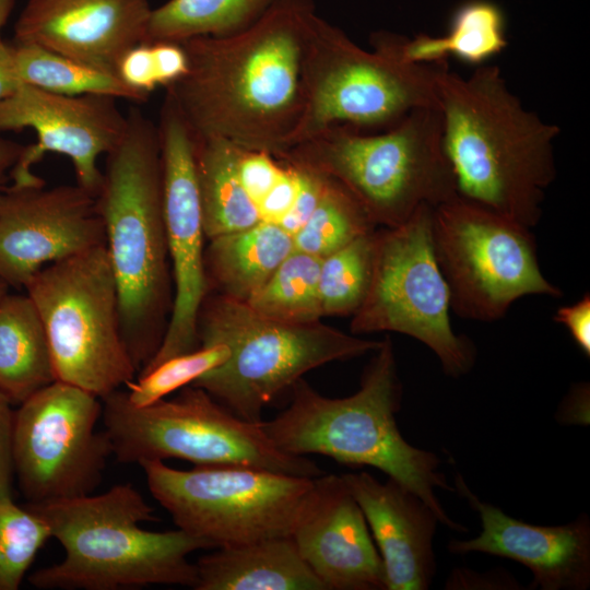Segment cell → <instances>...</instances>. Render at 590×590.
<instances>
[{
    "label": "cell",
    "mask_w": 590,
    "mask_h": 590,
    "mask_svg": "<svg viewBox=\"0 0 590 590\" xmlns=\"http://www.w3.org/2000/svg\"><path fill=\"white\" fill-rule=\"evenodd\" d=\"M314 0H274L248 28L181 42L186 73L165 87L196 139L223 138L274 157L304 107Z\"/></svg>",
    "instance_id": "6da1fadb"
},
{
    "label": "cell",
    "mask_w": 590,
    "mask_h": 590,
    "mask_svg": "<svg viewBox=\"0 0 590 590\" xmlns=\"http://www.w3.org/2000/svg\"><path fill=\"white\" fill-rule=\"evenodd\" d=\"M436 105L458 194L535 226L556 177L554 144L560 128L527 109L494 64L461 76L440 63Z\"/></svg>",
    "instance_id": "7a4b0ae2"
},
{
    "label": "cell",
    "mask_w": 590,
    "mask_h": 590,
    "mask_svg": "<svg viewBox=\"0 0 590 590\" xmlns=\"http://www.w3.org/2000/svg\"><path fill=\"white\" fill-rule=\"evenodd\" d=\"M127 118L122 139L106 154L95 198L117 283L123 342L140 371L165 335L174 286L157 125L134 107Z\"/></svg>",
    "instance_id": "3957f363"
},
{
    "label": "cell",
    "mask_w": 590,
    "mask_h": 590,
    "mask_svg": "<svg viewBox=\"0 0 590 590\" xmlns=\"http://www.w3.org/2000/svg\"><path fill=\"white\" fill-rule=\"evenodd\" d=\"M366 366L359 389L345 398H327L303 378L291 387V403L262 427L282 451L321 455L350 467L369 465L418 495L440 524L468 529L452 520L436 489L453 492L440 471L439 457L409 444L397 425L402 386L392 341L387 335Z\"/></svg>",
    "instance_id": "277c9868"
},
{
    "label": "cell",
    "mask_w": 590,
    "mask_h": 590,
    "mask_svg": "<svg viewBox=\"0 0 590 590\" xmlns=\"http://www.w3.org/2000/svg\"><path fill=\"white\" fill-rule=\"evenodd\" d=\"M63 547L59 563L30 577L37 589L117 590L153 585L194 588L197 571L188 556L213 546L181 529L150 531L154 508L130 483L99 495L25 504Z\"/></svg>",
    "instance_id": "5b68a950"
},
{
    "label": "cell",
    "mask_w": 590,
    "mask_h": 590,
    "mask_svg": "<svg viewBox=\"0 0 590 590\" xmlns=\"http://www.w3.org/2000/svg\"><path fill=\"white\" fill-rule=\"evenodd\" d=\"M342 184L373 223L396 227L424 204L459 196L437 106L418 107L377 134L328 128L276 156Z\"/></svg>",
    "instance_id": "8992f818"
},
{
    "label": "cell",
    "mask_w": 590,
    "mask_h": 590,
    "mask_svg": "<svg viewBox=\"0 0 590 590\" xmlns=\"http://www.w3.org/2000/svg\"><path fill=\"white\" fill-rule=\"evenodd\" d=\"M200 346L224 344L229 357L191 385L238 417L262 422V412L307 371L375 352L366 340L321 321L286 323L266 318L247 303L209 292L198 316Z\"/></svg>",
    "instance_id": "52a82bcc"
},
{
    "label": "cell",
    "mask_w": 590,
    "mask_h": 590,
    "mask_svg": "<svg viewBox=\"0 0 590 590\" xmlns=\"http://www.w3.org/2000/svg\"><path fill=\"white\" fill-rule=\"evenodd\" d=\"M370 44L373 50H365L315 16L304 62V107L285 151L331 127L390 128L415 108L437 106L440 63L405 61L394 33L375 32Z\"/></svg>",
    "instance_id": "ba28073f"
},
{
    "label": "cell",
    "mask_w": 590,
    "mask_h": 590,
    "mask_svg": "<svg viewBox=\"0 0 590 590\" xmlns=\"http://www.w3.org/2000/svg\"><path fill=\"white\" fill-rule=\"evenodd\" d=\"M102 403L104 430L120 463L176 458L194 465L241 464L306 477L323 474L310 459L279 449L262 422L238 417L200 387L186 386L175 398L140 409L120 389Z\"/></svg>",
    "instance_id": "9c48e42d"
},
{
    "label": "cell",
    "mask_w": 590,
    "mask_h": 590,
    "mask_svg": "<svg viewBox=\"0 0 590 590\" xmlns=\"http://www.w3.org/2000/svg\"><path fill=\"white\" fill-rule=\"evenodd\" d=\"M24 290L44 324L56 380L103 399L137 377L105 245L45 266Z\"/></svg>",
    "instance_id": "30bf717a"
},
{
    "label": "cell",
    "mask_w": 590,
    "mask_h": 590,
    "mask_svg": "<svg viewBox=\"0 0 590 590\" xmlns=\"http://www.w3.org/2000/svg\"><path fill=\"white\" fill-rule=\"evenodd\" d=\"M433 209L421 205L404 223L376 229L370 285L350 329L355 335H409L433 351L447 376L458 378L472 369L476 351L450 323V292L433 247Z\"/></svg>",
    "instance_id": "8fae6325"
},
{
    "label": "cell",
    "mask_w": 590,
    "mask_h": 590,
    "mask_svg": "<svg viewBox=\"0 0 590 590\" xmlns=\"http://www.w3.org/2000/svg\"><path fill=\"white\" fill-rule=\"evenodd\" d=\"M149 491L178 527L213 548L291 535L314 477L241 464L178 470L139 464Z\"/></svg>",
    "instance_id": "7c38bea8"
},
{
    "label": "cell",
    "mask_w": 590,
    "mask_h": 590,
    "mask_svg": "<svg viewBox=\"0 0 590 590\" xmlns=\"http://www.w3.org/2000/svg\"><path fill=\"white\" fill-rule=\"evenodd\" d=\"M432 238L462 318L494 321L523 296L563 295L542 273L529 227L460 196L433 209Z\"/></svg>",
    "instance_id": "4fadbf2b"
},
{
    "label": "cell",
    "mask_w": 590,
    "mask_h": 590,
    "mask_svg": "<svg viewBox=\"0 0 590 590\" xmlns=\"http://www.w3.org/2000/svg\"><path fill=\"white\" fill-rule=\"evenodd\" d=\"M103 403L97 396L55 380L14 411L12 460L28 504L92 494L113 456L105 430H96Z\"/></svg>",
    "instance_id": "5bb4252c"
},
{
    "label": "cell",
    "mask_w": 590,
    "mask_h": 590,
    "mask_svg": "<svg viewBox=\"0 0 590 590\" xmlns=\"http://www.w3.org/2000/svg\"><path fill=\"white\" fill-rule=\"evenodd\" d=\"M164 214L174 298L163 341L139 371L200 347L198 316L209 293L204 261V229L196 175V139L181 114L165 95L157 125Z\"/></svg>",
    "instance_id": "9a60e30c"
},
{
    "label": "cell",
    "mask_w": 590,
    "mask_h": 590,
    "mask_svg": "<svg viewBox=\"0 0 590 590\" xmlns=\"http://www.w3.org/2000/svg\"><path fill=\"white\" fill-rule=\"evenodd\" d=\"M117 101L106 95L55 94L26 84L0 101V130L30 128L37 137L10 170L12 184L45 185L32 167L51 152L68 156L76 185L96 197L103 181L98 156L119 143L128 125Z\"/></svg>",
    "instance_id": "2e32d148"
},
{
    "label": "cell",
    "mask_w": 590,
    "mask_h": 590,
    "mask_svg": "<svg viewBox=\"0 0 590 590\" xmlns=\"http://www.w3.org/2000/svg\"><path fill=\"white\" fill-rule=\"evenodd\" d=\"M96 198L79 185H0V278L14 288L45 266L103 246Z\"/></svg>",
    "instance_id": "e0dca14e"
},
{
    "label": "cell",
    "mask_w": 590,
    "mask_h": 590,
    "mask_svg": "<svg viewBox=\"0 0 590 590\" xmlns=\"http://www.w3.org/2000/svg\"><path fill=\"white\" fill-rule=\"evenodd\" d=\"M291 536L326 590H386L380 554L341 475L314 477Z\"/></svg>",
    "instance_id": "ac0fdd59"
},
{
    "label": "cell",
    "mask_w": 590,
    "mask_h": 590,
    "mask_svg": "<svg viewBox=\"0 0 590 590\" xmlns=\"http://www.w3.org/2000/svg\"><path fill=\"white\" fill-rule=\"evenodd\" d=\"M149 0H28L14 44L35 45L117 75L121 57L144 43Z\"/></svg>",
    "instance_id": "d6986e66"
},
{
    "label": "cell",
    "mask_w": 590,
    "mask_h": 590,
    "mask_svg": "<svg viewBox=\"0 0 590 590\" xmlns=\"http://www.w3.org/2000/svg\"><path fill=\"white\" fill-rule=\"evenodd\" d=\"M455 484V491L477 512L481 532L469 540L452 539L448 544L450 553H485L518 562L532 574L531 589L587 590L590 587L588 515L559 526L531 524L481 500L460 474L456 475Z\"/></svg>",
    "instance_id": "ffe728a7"
},
{
    "label": "cell",
    "mask_w": 590,
    "mask_h": 590,
    "mask_svg": "<svg viewBox=\"0 0 590 590\" xmlns=\"http://www.w3.org/2000/svg\"><path fill=\"white\" fill-rule=\"evenodd\" d=\"M359 505L380 554L386 590H427L436 573L437 514L418 495L367 472L341 475Z\"/></svg>",
    "instance_id": "44dd1931"
},
{
    "label": "cell",
    "mask_w": 590,
    "mask_h": 590,
    "mask_svg": "<svg viewBox=\"0 0 590 590\" xmlns=\"http://www.w3.org/2000/svg\"><path fill=\"white\" fill-rule=\"evenodd\" d=\"M194 566L196 590H326L291 535L217 547Z\"/></svg>",
    "instance_id": "7402d4cb"
},
{
    "label": "cell",
    "mask_w": 590,
    "mask_h": 590,
    "mask_svg": "<svg viewBox=\"0 0 590 590\" xmlns=\"http://www.w3.org/2000/svg\"><path fill=\"white\" fill-rule=\"evenodd\" d=\"M209 241L204 251L209 292L245 303L295 249L288 232L264 221Z\"/></svg>",
    "instance_id": "603a6c76"
},
{
    "label": "cell",
    "mask_w": 590,
    "mask_h": 590,
    "mask_svg": "<svg viewBox=\"0 0 590 590\" xmlns=\"http://www.w3.org/2000/svg\"><path fill=\"white\" fill-rule=\"evenodd\" d=\"M56 380L48 339L39 314L25 294L0 300V390L19 405Z\"/></svg>",
    "instance_id": "cb8c5ba5"
},
{
    "label": "cell",
    "mask_w": 590,
    "mask_h": 590,
    "mask_svg": "<svg viewBox=\"0 0 590 590\" xmlns=\"http://www.w3.org/2000/svg\"><path fill=\"white\" fill-rule=\"evenodd\" d=\"M506 31L507 20L499 4L492 0H467L453 11L446 35H398V48L411 63H444L452 56L477 67L506 49Z\"/></svg>",
    "instance_id": "d4e9b609"
},
{
    "label": "cell",
    "mask_w": 590,
    "mask_h": 590,
    "mask_svg": "<svg viewBox=\"0 0 590 590\" xmlns=\"http://www.w3.org/2000/svg\"><path fill=\"white\" fill-rule=\"evenodd\" d=\"M240 151V146L223 138L196 139V175L206 239L261 221L239 179Z\"/></svg>",
    "instance_id": "484cf974"
},
{
    "label": "cell",
    "mask_w": 590,
    "mask_h": 590,
    "mask_svg": "<svg viewBox=\"0 0 590 590\" xmlns=\"http://www.w3.org/2000/svg\"><path fill=\"white\" fill-rule=\"evenodd\" d=\"M274 0H168L152 9L144 43L229 36L256 23Z\"/></svg>",
    "instance_id": "4316f807"
},
{
    "label": "cell",
    "mask_w": 590,
    "mask_h": 590,
    "mask_svg": "<svg viewBox=\"0 0 590 590\" xmlns=\"http://www.w3.org/2000/svg\"><path fill=\"white\" fill-rule=\"evenodd\" d=\"M12 45L15 71L21 84L69 96L106 95L134 103H144L149 98L115 74L39 46Z\"/></svg>",
    "instance_id": "83f0119b"
},
{
    "label": "cell",
    "mask_w": 590,
    "mask_h": 590,
    "mask_svg": "<svg viewBox=\"0 0 590 590\" xmlns=\"http://www.w3.org/2000/svg\"><path fill=\"white\" fill-rule=\"evenodd\" d=\"M322 258L294 249L271 278L246 302L259 315L286 323L323 317L319 274Z\"/></svg>",
    "instance_id": "f1b7e54d"
},
{
    "label": "cell",
    "mask_w": 590,
    "mask_h": 590,
    "mask_svg": "<svg viewBox=\"0 0 590 590\" xmlns=\"http://www.w3.org/2000/svg\"><path fill=\"white\" fill-rule=\"evenodd\" d=\"M375 229L376 225L356 198L342 184L328 177L316 209L293 235L294 247L323 259Z\"/></svg>",
    "instance_id": "f546056e"
},
{
    "label": "cell",
    "mask_w": 590,
    "mask_h": 590,
    "mask_svg": "<svg viewBox=\"0 0 590 590\" xmlns=\"http://www.w3.org/2000/svg\"><path fill=\"white\" fill-rule=\"evenodd\" d=\"M376 229L324 257L319 294L326 316H353L363 304L373 274Z\"/></svg>",
    "instance_id": "4dcf8cb0"
},
{
    "label": "cell",
    "mask_w": 590,
    "mask_h": 590,
    "mask_svg": "<svg viewBox=\"0 0 590 590\" xmlns=\"http://www.w3.org/2000/svg\"><path fill=\"white\" fill-rule=\"evenodd\" d=\"M47 523L13 499L0 500V590H17L37 553L50 539Z\"/></svg>",
    "instance_id": "1f68e13d"
},
{
    "label": "cell",
    "mask_w": 590,
    "mask_h": 590,
    "mask_svg": "<svg viewBox=\"0 0 590 590\" xmlns=\"http://www.w3.org/2000/svg\"><path fill=\"white\" fill-rule=\"evenodd\" d=\"M229 354L226 345L213 344L168 358L128 382L126 398L138 409L152 405L221 366Z\"/></svg>",
    "instance_id": "d6a6232c"
},
{
    "label": "cell",
    "mask_w": 590,
    "mask_h": 590,
    "mask_svg": "<svg viewBox=\"0 0 590 590\" xmlns=\"http://www.w3.org/2000/svg\"><path fill=\"white\" fill-rule=\"evenodd\" d=\"M188 69L180 43H141L130 48L117 66V76L131 88L150 96L158 86H168Z\"/></svg>",
    "instance_id": "836d02e7"
},
{
    "label": "cell",
    "mask_w": 590,
    "mask_h": 590,
    "mask_svg": "<svg viewBox=\"0 0 590 590\" xmlns=\"http://www.w3.org/2000/svg\"><path fill=\"white\" fill-rule=\"evenodd\" d=\"M283 164L273 155L241 148L238 175L245 191L257 209L281 176Z\"/></svg>",
    "instance_id": "e575fe53"
},
{
    "label": "cell",
    "mask_w": 590,
    "mask_h": 590,
    "mask_svg": "<svg viewBox=\"0 0 590 590\" xmlns=\"http://www.w3.org/2000/svg\"><path fill=\"white\" fill-rule=\"evenodd\" d=\"M287 164L292 165L296 170L298 189L290 212L279 225L293 236L307 222L316 209L323 193L328 177L303 165Z\"/></svg>",
    "instance_id": "d590c367"
},
{
    "label": "cell",
    "mask_w": 590,
    "mask_h": 590,
    "mask_svg": "<svg viewBox=\"0 0 590 590\" xmlns=\"http://www.w3.org/2000/svg\"><path fill=\"white\" fill-rule=\"evenodd\" d=\"M280 162L283 164L282 174L258 205L261 221L275 224H279L290 212L298 189L295 168L285 162Z\"/></svg>",
    "instance_id": "8d00e7d4"
},
{
    "label": "cell",
    "mask_w": 590,
    "mask_h": 590,
    "mask_svg": "<svg viewBox=\"0 0 590 590\" xmlns=\"http://www.w3.org/2000/svg\"><path fill=\"white\" fill-rule=\"evenodd\" d=\"M445 589L518 590L523 587L504 569L479 573L467 567L453 568L445 581Z\"/></svg>",
    "instance_id": "74e56055"
},
{
    "label": "cell",
    "mask_w": 590,
    "mask_h": 590,
    "mask_svg": "<svg viewBox=\"0 0 590 590\" xmlns=\"http://www.w3.org/2000/svg\"><path fill=\"white\" fill-rule=\"evenodd\" d=\"M9 398L0 390V500L13 499L12 434L14 411Z\"/></svg>",
    "instance_id": "f35d334b"
},
{
    "label": "cell",
    "mask_w": 590,
    "mask_h": 590,
    "mask_svg": "<svg viewBox=\"0 0 590 590\" xmlns=\"http://www.w3.org/2000/svg\"><path fill=\"white\" fill-rule=\"evenodd\" d=\"M554 320L565 326L577 346L590 356V296L585 294L578 302L556 310Z\"/></svg>",
    "instance_id": "ab89813d"
},
{
    "label": "cell",
    "mask_w": 590,
    "mask_h": 590,
    "mask_svg": "<svg viewBox=\"0 0 590 590\" xmlns=\"http://www.w3.org/2000/svg\"><path fill=\"white\" fill-rule=\"evenodd\" d=\"M557 420L567 424L589 423L588 384H578L571 388L557 411Z\"/></svg>",
    "instance_id": "60d3db41"
},
{
    "label": "cell",
    "mask_w": 590,
    "mask_h": 590,
    "mask_svg": "<svg viewBox=\"0 0 590 590\" xmlns=\"http://www.w3.org/2000/svg\"><path fill=\"white\" fill-rule=\"evenodd\" d=\"M21 85L14 66L13 45L0 36V101L13 94Z\"/></svg>",
    "instance_id": "b9f144b4"
},
{
    "label": "cell",
    "mask_w": 590,
    "mask_h": 590,
    "mask_svg": "<svg viewBox=\"0 0 590 590\" xmlns=\"http://www.w3.org/2000/svg\"><path fill=\"white\" fill-rule=\"evenodd\" d=\"M26 145L13 140L0 138V185L19 161Z\"/></svg>",
    "instance_id": "7bdbcfd3"
},
{
    "label": "cell",
    "mask_w": 590,
    "mask_h": 590,
    "mask_svg": "<svg viewBox=\"0 0 590 590\" xmlns=\"http://www.w3.org/2000/svg\"><path fill=\"white\" fill-rule=\"evenodd\" d=\"M15 0H0V36L14 8Z\"/></svg>",
    "instance_id": "ee69618b"
},
{
    "label": "cell",
    "mask_w": 590,
    "mask_h": 590,
    "mask_svg": "<svg viewBox=\"0 0 590 590\" xmlns=\"http://www.w3.org/2000/svg\"><path fill=\"white\" fill-rule=\"evenodd\" d=\"M9 285L0 278V300L4 297V295L9 291Z\"/></svg>",
    "instance_id": "f6af8a7d"
}]
</instances>
